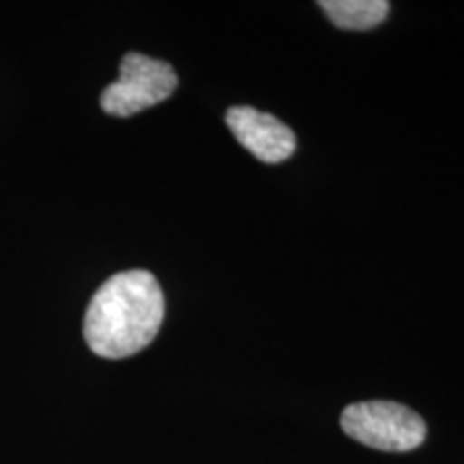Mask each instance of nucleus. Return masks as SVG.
Masks as SVG:
<instances>
[{
  "mask_svg": "<svg viewBox=\"0 0 464 464\" xmlns=\"http://www.w3.org/2000/svg\"><path fill=\"white\" fill-rule=\"evenodd\" d=\"M164 312V293L153 274L142 269L116 274L92 295L84 316L86 344L106 359L136 355L155 340Z\"/></svg>",
  "mask_w": 464,
  "mask_h": 464,
  "instance_id": "f257e3e1",
  "label": "nucleus"
},
{
  "mask_svg": "<svg viewBox=\"0 0 464 464\" xmlns=\"http://www.w3.org/2000/svg\"><path fill=\"white\" fill-rule=\"evenodd\" d=\"M342 430L365 448L411 451L426 439V421L409 406L387 400L348 404L340 417Z\"/></svg>",
  "mask_w": 464,
  "mask_h": 464,
  "instance_id": "f03ea898",
  "label": "nucleus"
},
{
  "mask_svg": "<svg viewBox=\"0 0 464 464\" xmlns=\"http://www.w3.org/2000/svg\"><path fill=\"white\" fill-rule=\"evenodd\" d=\"M177 84V73L168 63L130 52L121 61L119 80L102 92V108L112 116H133L166 102Z\"/></svg>",
  "mask_w": 464,
  "mask_h": 464,
  "instance_id": "7ed1b4c3",
  "label": "nucleus"
},
{
  "mask_svg": "<svg viewBox=\"0 0 464 464\" xmlns=\"http://www.w3.org/2000/svg\"><path fill=\"white\" fill-rule=\"evenodd\" d=\"M232 136L265 164H282L297 149V138L286 123L252 106H235L226 112Z\"/></svg>",
  "mask_w": 464,
  "mask_h": 464,
  "instance_id": "20e7f679",
  "label": "nucleus"
},
{
  "mask_svg": "<svg viewBox=\"0 0 464 464\" xmlns=\"http://www.w3.org/2000/svg\"><path fill=\"white\" fill-rule=\"evenodd\" d=\"M318 7L342 31H370L390 14L387 0H321Z\"/></svg>",
  "mask_w": 464,
  "mask_h": 464,
  "instance_id": "39448f33",
  "label": "nucleus"
}]
</instances>
